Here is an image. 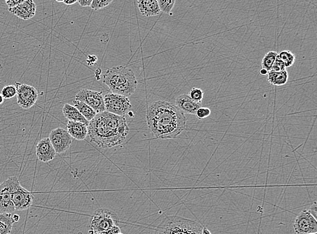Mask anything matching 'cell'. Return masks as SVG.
<instances>
[{"mask_svg": "<svg viewBox=\"0 0 317 234\" xmlns=\"http://www.w3.org/2000/svg\"><path fill=\"white\" fill-rule=\"evenodd\" d=\"M93 0H78L79 5L82 7H89L92 4Z\"/></svg>", "mask_w": 317, "mask_h": 234, "instance_id": "cell-33", "label": "cell"}, {"mask_svg": "<svg viewBox=\"0 0 317 234\" xmlns=\"http://www.w3.org/2000/svg\"><path fill=\"white\" fill-rule=\"evenodd\" d=\"M120 220L114 211L108 209H99L94 212L90 224L91 234L107 231L119 225Z\"/></svg>", "mask_w": 317, "mask_h": 234, "instance_id": "cell-5", "label": "cell"}, {"mask_svg": "<svg viewBox=\"0 0 317 234\" xmlns=\"http://www.w3.org/2000/svg\"><path fill=\"white\" fill-rule=\"evenodd\" d=\"M137 6L142 16L150 17L160 14V9L157 0H137Z\"/></svg>", "mask_w": 317, "mask_h": 234, "instance_id": "cell-16", "label": "cell"}, {"mask_svg": "<svg viewBox=\"0 0 317 234\" xmlns=\"http://www.w3.org/2000/svg\"><path fill=\"white\" fill-rule=\"evenodd\" d=\"M1 95L5 100L11 99V98L15 97L16 95V87L13 85L5 86L1 90Z\"/></svg>", "mask_w": 317, "mask_h": 234, "instance_id": "cell-25", "label": "cell"}, {"mask_svg": "<svg viewBox=\"0 0 317 234\" xmlns=\"http://www.w3.org/2000/svg\"><path fill=\"white\" fill-rule=\"evenodd\" d=\"M12 219L14 222H18L19 221L20 217L18 215H12Z\"/></svg>", "mask_w": 317, "mask_h": 234, "instance_id": "cell-37", "label": "cell"}, {"mask_svg": "<svg viewBox=\"0 0 317 234\" xmlns=\"http://www.w3.org/2000/svg\"><path fill=\"white\" fill-rule=\"evenodd\" d=\"M26 0H5V3L8 7V8L11 7H14L16 5L20 4V3L24 2Z\"/></svg>", "mask_w": 317, "mask_h": 234, "instance_id": "cell-30", "label": "cell"}, {"mask_svg": "<svg viewBox=\"0 0 317 234\" xmlns=\"http://www.w3.org/2000/svg\"><path fill=\"white\" fill-rule=\"evenodd\" d=\"M271 71L274 72H282L286 71V66H285L282 60L279 58L278 55H277L274 63H273V66H272Z\"/></svg>", "mask_w": 317, "mask_h": 234, "instance_id": "cell-29", "label": "cell"}, {"mask_svg": "<svg viewBox=\"0 0 317 234\" xmlns=\"http://www.w3.org/2000/svg\"><path fill=\"white\" fill-rule=\"evenodd\" d=\"M277 55H278V53L274 52V51H271V52H267L263 58H262L261 63L262 69L267 70L268 72L271 71L272 66H273V63H274Z\"/></svg>", "mask_w": 317, "mask_h": 234, "instance_id": "cell-22", "label": "cell"}, {"mask_svg": "<svg viewBox=\"0 0 317 234\" xmlns=\"http://www.w3.org/2000/svg\"><path fill=\"white\" fill-rule=\"evenodd\" d=\"M121 234V233H119V234Z\"/></svg>", "mask_w": 317, "mask_h": 234, "instance_id": "cell-43", "label": "cell"}, {"mask_svg": "<svg viewBox=\"0 0 317 234\" xmlns=\"http://www.w3.org/2000/svg\"><path fill=\"white\" fill-rule=\"evenodd\" d=\"M106 111L112 114L124 117L131 111L132 105L128 97L118 94L108 93L105 97Z\"/></svg>", "mask_w": 317, "mask_h": 234, "instance_id": "cell-6", "label": "cell"}, {"mask_svg": "<svg viewBox=\"0 0 317 234\" xmlns=\"http://www.w3.org/2000/svg\"><path fill=\"white\" fill-rule=\"evenodd\" d=\"M157 1L161 12L171 14L176 0H157Z\"/></svg>", "mask_w": 317, "mask_h": 234, "instance_id": "cell-24", "label": "cell"}, {"mask_svg": "<svg viewBox=\"0 0 317 234\" xmlns=\"http://www.w3.org/2000/svg\"><path fill=\"white\" fill-rule=\"evenodd\" d=\"M293 227L296 234L317 233V220L307 211L298 214L294 221Z\"/></svg>", "mask_w": 317, "mask_h": 234, "instance_id": "cell-10", "label": "cell"}, {"mask_svg": "<svg viewBox=\"0 0 317 234\" xmlns=\"http://www.w3.org/2000/svg\"><path fill=\"white\" fill-rule=\"evenodd\" d=\"M128 115H129V117H134V114L133 113L131 112V111H129V113H127Z\"/></svg>", "mask_w": 317, "mask_h": 234, "instance_id": "cell-40", "label": "cell"}, {"mask_svg": "<svg viewBox=\"0 0 317 234\" xmlns=\"http://www.w3.org/2000/svg\"><path fill=\"white\" fill-rule=\"evenodd\" d=\"M147 123L156 138L175 139L186 129V117L174 105L158 101L151 104L147 110Z\"/></svg>", "mask_w": 317, "mask_h": 234, "instance_id": "cell-1", "label": "cell"}, {"mask_svg": "<svg viewBox=\"0 0 317 234\" xmlns=\"http://www.w3.org/2000/svg\"><path fill=\"white\" fill-rule=\"evenodd\" d=\"M317 234V233H315V234Z\"/></svg>", "mask_w": 317, "mask_h": 234, "instance_id": "cell-42", "label": "cell"}, {"mask_svg": "<svg viewBox=\"0 0 317 234\" xmlns=\"http://www.w3.org/2000/svg\"><path fill=\"white\" fill-rule=\"evenodd\" d=\"M34 196L32 192L22 188L20 182L17 183L13 189L12 200L15 211L27 210L33 204Z\"/></svg>", "mask_w": 317, "mask_h": 234, "instance_id": "cell-11", "label": "cell"}, {"mask_svg": "<svg viewBox=\"0 0 317 234\" xmlns=\"http://www.w3.org/2000/svg\"><path fill=\"white\" fill-rule=\"evenodd\" d=\"M260 75H267L268 73V71H267V70L262 69L260 71Z\"/></svg>", "mask_w": 317, "mask_h": 234, "instance_id": "cell-38", "label": "cell"}, {"mask_svg": "<svg viewBox=\"0 0 317 234\" xmlns=\"http://www.w3.org/2000/svg\"><path fill=\"white\" fill-rule=\"evenodd\" d=\"M16 89L17 104L24 110L31 109L35 105L38 98V92L29 85L15 83Z\"/></svg>", "mask_w": 317, "mask_h": 234, "instance_id": "cell-8", "label": "cell"}, {"mask_svg": "<svg viewBox=\"0 0 317 234\" xmlns=\"http://www.w3.org/2000/svg\"><path fill=\"white\" fill-rule=\"evenodd\" d=\"M211 114V111L210 109L203 107H200L195 113L196 117H197L198 119H205V118L210 116Z\"/></svg>", "mask_w": 317, "mask_h": 234, "instance_id": "cell-28", "label": "cell"}, {"mask_svg": "<svg viewBox=\"0 0 317 234\" xmlns=\"http://www.w3.org/2000/svg\"><path fill=\"white\" fill-rule=\"evenodd\" d=\"M68 133L77 140H84L88 135V125L81 122H68L67 125Z\"/></svg>", "mask_w": 317, "mask_h": 234, "instance_id": "cell-17", "label": "cell"}, {"mask_svg": "<svg viewBox=\"0 0 317 234\" xmlns=\"http://www.w3.org/2000/svg\"><path fill=\"white\" fill-rule=\"evenodd\" d=\"M189 96L196 103H201L204 97V92L201 89L194 88L190 90Z\"/></svg>", "mask_w": 317, "mask_h": 234, "instance_id": "cell-26", "label": "cell"}, {"mask_svg": "<svg viewBox=\"0 0 317 234\" xmlns=\"http://www.w3.org/2000/svg\"><path fill=\"white\" fill-rule=\"evenodd\" d=\"M120 233V228L118 226H114L107 231L100 232L96 234H117Z\"/></svg>", "mask_w": 317, "mask_h": 234, "instance_id": "cell-31", "label": "cell"}, {"mask_svg": "<svg viewBox=\"0 0 317 234\" xmlns=\"http://www.w3.org/2000/svg\"><path fill=\"white\" fill-rule=\"evenodd\" d=\"M88 60H91V61L88 62V65H90V63H92L91 65H93V64L95 63L96 60H97V57L95 56H89Z\"/></svg>", "mask_w": 317, "mask_h": 234, "instance_id": "cell-34", "label": "cell"}, {"mask_svg": "<svg viewBox=\"0 0 317 234\" xmlns=\"http://www.w3.org/2000/svg\"><path fill=\"white\" fill-rule=\"evenodd\" d=\"M56 1H58V2H63V0H56Z\"/></svg>", "mask_w": 317, "mask_h": 234, "instance_id": "cell-41", "label": "cell"}, {"mask_svg": "<svg viewBox=\"0 0 317 234\" xmlns=\"http://www.w3.org/2000/svg\"><path fill=\"white\" fill-rule=\"evenodd\" d=\"M279 58L284 62L286 68L291 67L296 61V56L288 50H284L278 54Z\"/></svg>", "mask_w": 317, "mask_h": 234, "instance_id": "cell-23", "label": "cell"}, {"mask_svg": "<svg viewBox=\"0 0 317 234\" xmlns=\"http://www.w3.org/2000/svg\"><path fill=\"white\" fill-rule=\"evenodd\" d=\"M88 135L91 141L101 148H114L125 141L129 128L125 118L105 111L98 113L89 122Z\"/></svg>", "mask_w": 317, "mask_h": 234, "instance_id": "cell-2", "label": "cell"}, {"mask_svg": "<svg viewBox=\"0 0 317 234\" xmlns=\"http://www.w3.org/2000/svg\"><path fill=\"white\" fill-rule=\"evenodd\" d=\"M56 152L49 137L41 139L36 146V155L39 161L48 163L56 157Z\"/></svg>", "mask_w": 317, "mask_h": 234, "instance_id": "cell-13", "label": "cell"}, {"mask_svg": "<svg viewBox=\"0 0 317 234\" xmlns=\"http://www.w3.org/2000/svg\"><path fill=\"white\" fill-rule=\"evenodd\" d=\"M103 82L112 93L126 97L134 94L138 84L134 72L124 66L107 69L103 75Z\"/></svg>", "mask_w": 317, "mask_h": 234, "instance_id": "cell-3", "label": "cell"}, {"mask_svg": "<svg viewBox=\"0 0 317 234\" xmlns=\"http://www.w3.org/2000/svg\"><path fill=\"white\" fill-rule=\"evenodd\" d=\"M19 182L18 177L13 176L0 184V213H12L15 211L12 200L13 189Z\"/></svg>", "mask_w": 317, "mask_h": 234, "instance_id": "cell-7", "label": "cell"}, {"mask_svg": "<svg viewBox=\"0 0 317 234\" xmlns=\"http://www.w3.org/2000/svg\"><path fill=\"white\" fill-rule=\"evenodd\" d=\"M54 150L58 154L67 152L72 144V137L67 130L58 127L53 129L49 135Z\"/></svg>", "mask_w": 317, "mask_h": 234, "instance_id": "cell-12", "label": "cell"}, {"mask_svg": "<svg viewBox=\"0 0 317 234\" xmlns=\"http://www.w3.org/2000/svg\"><path fill=\"white\" fill-rule=\"evenodd\" d=\"M308 212L312 215L314 218L317 219V206L316 202H315L311 206L310 208L307 211Z\"/></svg>", "mask_w": 317, "mask_h": 234, "instance_id": "cell-32", "label": "cell"}, {"mask_svg": "<svg viewBox=\"0 0 317 234\" xmlns=\"http://www.w3.org/2000/svg\"><path fill=\"white\" fill-rule=\"evenodd\" d=\"M288 73L287 71L274 72L270 71L267 73V80L270 84L276 86H282L288 81Z\"/></svg>", "mask_w": 317, "mask_h": 234, "instance_id": "cell-19", "label": "cell"}, {"mask_svg": "<svg viewBox=\"0 0 317 234\" xmlns=\"http://www.w3.org/2000/svg\"><path fill=\"white\" fill-rule=\"evenodd\" d=\"M175 105L186 114L195 115L196 111L202 107L201 103L194 101L188 94H182L175 99Z\"/></svg>", "mask_w": 317, "mask_h": 234, "instance_id": "cell-15", "label": "cell"}, {"mask_svg": "<svg viewBox=\"0 0 317 234\" xmlns=\"http://www.w3.org/2000/svg\"><path fill=\"white\" fill-rule=\"evenodd\" d=\"M77 1H78V0H63V3L68 5L75 4Z\"/></svg>", "mask_w": 317, "mask_h": 234, "instance_id": "cell-35", "label": "cell"}, {"mask_svg": "<svg viewBox=\"0 0 317 234\" xmlns=\"http://www.w3.org/2000/svg\"><path fill=\"white\" fill-rule=\"evenodd\" d=\"M75 100L83 102L90 106L97 114L106 111L103 92L84 89L77 93L75 96Z\"/></svg>", "mask_w": 317, "mask_h": 234, "instance_id": "cell-9", "label": "cell"}, {"mask_svg": "<svg viewBox=\"0 0 317 234\" xmlns=\"http://www.w3.org/2000/svg\"><path fill=\"white\" fill-rule=\"evenodd\" d=\"M203 226L196 221L168 216L156 228L154 234H202Z\"/></svg>", "mask_w": 317, "mask_h": 234, "instance_id": "cell-4", "label": "cell"}, {"mask_svg": "<svg viewBox=\"0 0 317 234\" xmlns=\"http://www.w3.org/2000/svg\"><path fill=\"white\" fill-rule=\"evenodd\" d=\"M3 102H4V98H3L2 96L1 95V94H0V105H1Z\"/></svg>", "mask_w": 317, "mask_h": 234, "instance_id": "cell-39", "label": "cell"}, {"mask_svg": "<svg viewBox=\"0 0 317 234\" xmlns=\"http://www.w3.org/2000/svg\"><path fill=\"white\" fill-rule=\"evenodd\" d=\"M62 113H63L64 116L68 120H71V121L83 122V123L87 124L88 127L90 122L85 118V117L81 114L74 106H72L69 104H65L63 109H62Z\"/></svg>", "mask_w": 317, "mask_h": 234, "instance_id": "cell-18", "label": "cell"}, {"mask_svg": "<svg viewBox=\"0 0 317 234\" xmlns=\"http://www.w3.org/2000/svg\"><path fill=\"white\" fill-rule=\"evenodd\" d=\"M74 103V107L76 108L77 110L80 112L81 114L85 117V118L88 121L90 122L93 119L96 115H97L96 111L94 110L92 108H91L90 106L86 105V103H83V102L77 101L75 100L73 101Z\"/></svg>", "mask_w": 317, "mask_h": 234, "instance_id": "cell-21", "label": "cell"}, {"mask_svg": "<svg viewBox=\"0 0 317 234\" xmlns=\"http://www.w3.org/2000/svg\"><path fill=\"white\" fill-rule=\"evenodd\" d=\"M113 0H93L90 7L93 10H101L112 3Z\"/></svg>", "mask_w": 317, "mask_h": 234, "instance_id": "cell-27", "label": "cell"}, {"mask_svg": "<svg viewBox=\"0 0 317 234\" xmlns=\"http://www.w3.org/2000/svg\"><path fill=\"white\" fill-rule=\"evenodd\" d=\"M202 234H212L211 233V232L209 231V230H208L207 228L203 227V231H202Z\"/></svg>", "mask_w": 317, "mask_h": 234, "instance_id": "cell-36", "label": "cell"}, {"mask_svg": "<svg viewBox=\"0 0 317 234\" xmlns=\"http://www.w3.org/2000/svg\"><path fill=\"white\" fill-rule=\"evenodd\" d=\"M14 223L12 213H0V234H10Z\"/></svg>", "mask_w": 317, "mask_h": 234, "instance_id": "cell-20", "label": "cell"}, {"mask_svg": "<svg viewBox=\"0 0 317 234\" xmlns=\"http://www.w3.org/2000/svg\"><path fill=\"white\" fill-rule=\"evenodd\" d=\"M36 9L37 7L33 0H26L16 6L8 8V11L20 19L28 20L35 16Z\"/></svg>", "mask_w": 317, "mask_h": 234, "instance_id": "cell-14", "label": "cell"}]
</instances>
